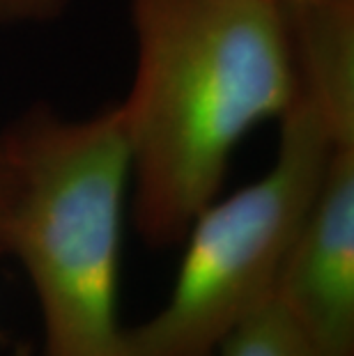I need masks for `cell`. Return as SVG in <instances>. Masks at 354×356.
Here are the masks:
<instances>
[{"instance_id": "obj_1", "label": "cell", "mask_w": 354, "mask_h": 356, "mask_svg": "<svg viewBox=\"0 0 354 356\" xmlns=\"http://www.w3.org/2000/svg\"><path fill=\"white\" fill-rule=\"evenodd\" d=\"M136 37L118 104L131 156V218L172 248L221 193L255 127L281 120L299 79L285 7L267 0H127Z\"/></svg>"}, {"instance_id": "obj_2", "label": "cell", "mask_w": 354, "mask_h": 356, "mask_svg": "<svg viewBox=\"0 0 354 356\" xmlns=\"http://www.w3.org/2000/svg\"><path fill=\"white\" fill-rule=\"evenodd\" d=\"M0 145L14 177L3 255L35 292L44 356H127L118 301L131 156L120 106L86 120L30 106Z\"/></svg>"}, {"instance_id": "obj_3", "label": "cell", "mask_w": 354, "mask_h": 356, "mask_svg": "<svg viewBox=\"0 0 354 356\" xmlns=\"http://www.w3.org/2000/svg\"><path fill=\"white\" fill-rule=\"evenodd\" d=\"M269 170L193 218L166 304L127 327V356H218L239 324L274 297L283 260L338 138L306 95L283 118ZM354 140V138H343Z\"/></svg>"}, {"instance_id": "obj_4", "label": "cell", "mask_w": 354, "mask_h": 356, "mask_svg": "<svg viewBox=\"0 0 354 356\" xmlns=\"http://www.w3.org/2000/svg\"><path fill=\"white\" fill-rule=\"evenodd\" d=\"M272 299L325 356H354V140L331 149Z\"/></svg>"}, {"instance_id": "obj_5", "label": "cell", "mask_w": 354, "mask_h": 356, "mask_svg": "<svg viewBox=\"0 0 354 356\" xmlns=\"http://www.w3.org/2000/svg\"><path fill=\"white\" fill-rule=\"evenodd\" d=\"M218 356H325L290 315L276 304L267 301L244 324L230 333Z\"/></svg>"}, {"instance_id": "obj_6", "label": "cell", "mask_w": 354, "mask_h": 356, "mask_svg": "<svg viewBox=\"0 0 354 356\" xmlns=\"http://www.w3.org/2000/svg\"><path fill=\"white\" fill-rule=\"evenodd\" d=\"M70 0H0V26L49 24L65 12Z\"/></svg>"}, {"instance_id": "obj_7", "label": "cell", "mask_w": 354, "mask_h": 356, "mask_svg": "<svg viewBox=\"0 0 354 356\" xmlns=\"http://www.w3.org/2000/svg\"><path fill=\"white\" fill-rule=\"evenodd\" d=\"M12 188H14L12 165L3 145H0V255H3V232H5L7 211H10V202H12Z\"/></svg>"}, {"instance_id": "obj_8", "label": "cell", "mask_w": 354, "mask_h": 356, "mask_svg": "<svg viewBox=\"0 0 354 356\" xmlns=\"http://www.w3.org/2000/svg\"><path fill=\"white\" fill-rule=\"evenodd\" d=\"M267 3H274V5H281V7H290V5L308 3V0H267Z\"/></svg>"}]
</instances>
